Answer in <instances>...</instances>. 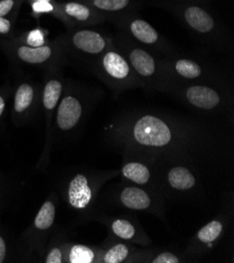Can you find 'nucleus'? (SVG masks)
Instances as JSON below:
<instances>
[{
    "label": "nucleus",
    "mask_w": 234,
    "mask_h": 263,
    "mask_svg": "<svg viewBox=\"0 0 234 263\" xmlns=\"http://www.w3.org/2000/svg\"><path fill=\"white\" fill-rule=\"evenodd\" d=\"M134 139L142 146L161 148L167 146L172 139L170 127L161 119L144 116L134 126Z\"/></svg>",
    "instance_id": "1"
},
{
    "label": "nucleus",
    "mask_w": 234,
    "mask_h": 263,
    "mask_svg": "<svg viewBox=\"0 0 234 263\" xmlns=\"http://www.w3.org/2000/svg\"><path fill=\"white\" fill-rule=\"evenodd\" d=\"M3 47L17 61L29 65H45L53 63L60 55V49L55 44L44 43L41 46L33 47L24 42L3 44Z\"/></svg>",
    "instance_id": "2"
},
{
    "label": "nucleus",
    "mask_w": 234,
    "mask_h": 263,
    "mask_svg": "<svg viewBox=\"0 0 234 263\" xmlns=\"http://www.w3.org/2000/svg\"><path fill=\"white\" fill-rule=\"evenodd\" d=\"M94 191L85 174L77 173L69 179L65 190V198L73 209L84 211L92 203Z\"/></svg>",
    "instance_id": "3"
},
{
    "label": "nucleus",
    "mask_w": 234,
    "mask_h": 263,
    "mask_svg": "<svg viewBox=\"0 0 234 263\" xmlns=\"http://www.w3.org/2000/svg\"><path fill=\"white\" fill-rule=\"evenodd\" d=\"M83 114L82 104L73 95L64 96L56 110V126L62 133L75 129L79 124Z\"/></svg>",
    "instance_id": "4"
},
{
    "label": "nucleus",
    "mask_w": 234,
    "mask_h": 263,
    "mask_svg": "<svg viewBox=\"0 0 234 263\" xmlns=\"http://www.w3.org/2000/svg\"><path fill=\"white\" fill-rule=\"evenodd\" d=\"M36 88L29 82L21 83L17 87L13 101V114L16 122L28 118L36 103Z\"/></svg>",
    "instance_id": "5"
},
{
    "label": "nucleus",
    "mask_w": 234,
    "mask_h": 263,
    "mask_svg": "<svg viewBox=\"0 0 234 263\" xmlns=\"http://www.w3.org/2000/svg\"><path fill=\"white\" fill-rule=\"evenodd\" d=\"M70 44L77 50L88 55H97L105 49L106 41L104 37L91 30L76 31L70 36Z\"/></svg>",
    "instance_id": "6"
},
{
    "label": "nucleus",
    "mask_w": 234,
    "mask_h": 263,
    "mask_svg": "<svg viewBox=\"0 0 234 263\" xmlns=\"http://www.w3.org/2000/svg\"><path fill=\"white\" fill-rule=\"evenodd\" d=\"M186 98L193 106L205 110L215 108L221 102L220 95L214 89L203 85L189 87L186 90Z\"/></svg>",
    "instance_id": "7"
},
{
    "label": "nucleus",
    "mask_w": 234,
    "mask_h": 263,
    "mask_svg": "<svg viewBox=\"0 0 234 263\" xmlns=\"http://www.w3.org/2000/svg\"><path fill=\"white\" fill-rule=\"evenodd\" d=\"M63 84L58 77L51 76L45 82L43 92H42V104L43 108L47 115V121L49 126V121L54 111L56 110L60 98L62 96Z\"/></svg>",
    "instance_id": "8"
},
{
    "label": "nucleus",
    "mask_w": 234,
    "mask_h": 263,
    "mask_svg": "<svg viewBox=\"0 0 234 263\" xmlns=\"http://www.w3.org/2000/svg\"><path fill=\"white\" fill-rule=\"evenodd\" d=\"M104 72L115 80H125L131 74V66L117 51H107L102 58Z\"/></svg>",
    "instance_id": "9"
},
{
    "label": "nucleus",
    "mask_w": 234,
    "mask_h": 263,
    "mask_svg": "<svg viewBox=\"0 0 234 263\" xmlns=\"http://www.w3.org/2000/svg\"><path fill=\"white\" fill-rule=\"evenodd\" d=\"M56 219V202L53 198H48L43 202L37 215L35 216L33 226H32V232L33 235H42L51 227L54 226ZM33 236V237H35Z\"/></svg>",
    "instance_id": "10"
},
{
    "label": "nucleus",
    "mask_w": 234,
    "mask_h": 263,
    "mask_svg": "<svg viewBox=\"0 0 234 263\" xmlns=\"http://www.w3.org/2000/svg\"><path fill=\"white\" fill-rule=\"evenodd\" d=\"M120 200L124 206L137 211H143L151 205L148 193L137 187H127L120 194Z\"/></svg>",
    "instance_id": "11"
},
{
    "label": "nucleus",
    "mask_w": 234,
    "mask_h": 263,
    "mask_svg": "<svg viewBox=\"0 0 234 263\" xmlns=\"http://www.w3.org/2000/svg\"><path fill=\"white\" fill-rule=\"evenodd\" d=\"M185 19L199 33H209L214 28L213 18L199 7H190L185 11Z\"/></svg>",
    "instance_id": "12"
},
{
    "label": "nucleus",
    "mask_w": 234,
    "mask_h": 263,
    "mask_svg": "<svg viewBox=\"0 0 234 263\" xmlns=\"http://www.w3.org/2000/svg\"><path fill=\"white\" fill-rule=\"evenodd\" d=\"M129 62L142 77H151L155 71V61L147 51L135 48L129 54Z\"/></svg>",
    "instance_id": "13"
},
{
    "label": "nucleus",
    "mask_w": 234,
    "mask_h": 263,
    "mask_svg": "<svg viewBox=\"0 0 234 263\" xmlns=\"http://www.w3.org/2000/svg\"><path fill=\"white\" fill-rule=\"evenodd\" d=\"M169 185L179 191H187L195 186L194 175L185 167H174L168 172Z\"/></svg>",
    "instance_id": "14"
},
{
    "label": "nucleus",
    "mask_w": 234,
    "mask_h": 263,
    "mask_svg": "<svg viewBox=\"0 0 234 263\" xmlns=\"http://www.w3.org/2000/svg\"><path fill=\"white\" fill-rule=\"evenodd\" d=\"M131 32L136 39L146 44H153L159 40L157 31L148 22L141 19L134 20L131 23Z\"/></svg>",
    "instance_id": "15"
},
{
    "label": "nucleus",
    "mask_w": 234,
    "mask_h": 263,
    "mask_svg": "<svg viewBox=\"0 0 234 263\" xmlns=\"http://www.w3.org/2000/svg\"><path fill=\"white\" fill-rule=\"evenodd\" d=\"M95 252L86 246H65V261L69 263H92L95 261Z\"/></svg>",
    "instance_id": "16"
},
{
    "label": "nucleus",
    "mask_w": 234,
    "mask_h": 263,
    "mask_svg": "<svg viewBox=\"0 0 234 263\" xmlns=\"http://www.w3.org/2000/svg\"><path fill=\"white\" fill-rule=\"evenodd\" d=\"M122 173L124 177L138 183V185H146L151 177L149 169L145 165L137 162L127 163L123 167Z\"/></svg>",
    "instance_id": "17"
},
{
    "label": "nucleus",
    "mask_w": 234,
    "mask_h": 263,
    "mask_svg": "<svg viewBox=\"0 0 234 263\" xmlns=\"http://www.w3.org/2000/svg\"><path fill=\"white\" fill-rule=\"evenodd\" d=\"M223 223L220 220H212L204 226L197 233V239L203 243L214 242L223 232Z\"/></svg>",
    "instance_id": "18"
},
{
    "label": "nucleus",
    "mask_w": 234,
    "mask_h": 263,
    "mask_svg": "<svg viewBox=\"0 0 234 263\" xmlns=\"http://www.w3.org/2000/svg\"><path fill=\"white\" fill-rule=\"evenodd\" d=\"M59 11L66 17L78 20V21H87L91 18V10L78 3H67L62 6Z\"/></svg>",
    "instance_id": "19"
},
{
    "label": "nucleus",
    "mask_w": 234,
    "mask_h": 263,
    "mask_svg": "<svg viewBox=\"0 0 234 263\" xmlns=\"http://www.w3.org/2000/svg\"><path fill=\"white\" fill-rule=\"evenodd\" d=\"M112 231L123 240H133L136 237V228L127 219H116L112 222Z\"/></svg>",
    "instance_id": "20"
},
{
    "label": "nucleus",
    "mask_w": 234,
    "mask_h": 263,
    "mask_svg": "<svg viewBox=\"0 0 234 263\" xmlns=\"http://www.w3.org/2000/svg\"><path fill=\"white\" fill-rule=\"evenodd\" d=\"M175 71L186 79H196L202 74L201 66L197 63L187 59L178 60L175 63Z\"/></svg>",
    "instance_id": "21"
},
{
    "label": "nucleus",
    "mask_w": 234,
    "mask_h": 263,
    "mask_svg": "<svg viewBox=\"0 0 234 263\" xmlns=\"http://www.w3.org/2000/svg\"><path fill=\"white\" fill-rule=\"evenodd\" d=\"M129 249L124 243H117L113 246L105 254L103 255L102 262L104 263H121L127 259Z\"/></svg>",
    "instance_id": "22"
},
{
    "label": "nucleus",
    "mask_w": 234,
    "mask_h": 263,
    "mask_svg": "<svg viewBox=\"0 0 234 263\" xmlns=\"http://www.w3.org/2000/svg\"><path fill=\"white\" fill-rule=\"evenodd\" d=\"M93 5L104 11H120L128 6L129 0H93Z\"/></svg>",
    "instance_id": "23"
},
{
    "label": "nucleus",
    "mask_w": 234,
    "mask_h": 263,
    "mask_svg": "<svg viewBox=\"0 0 234 263\" xmlns=\"http://www.w3.org/2000/svg\"><path fill=\"white\" fill-rule=\"evenodd\" d=\"M45 263H63L65 262V246L50 247L43 259Z\"/></svg>",
    "instance_id": "24"
},
{
    "label": "nucleus",
    "mask_w": 234,
    "mask_h": 263,
    "mask_svg": "<svg viewBox=\"0 0 234 263\" xmlns=\"http://www.w3.org/2000/svg\"><path fill=\"white\" fill-rule=\"evenodd\" d=\"M19 0H0V16L11 18L12 13L18 8Z\"/></svg>",
    "instance_id": "25"
},
{
    "label": "nucleus",
    "mask_w": 234,
    "mask_h": 263,
    "mask_svg": "<svg viewBox=\"0 0 234 263\" xmlns=\"http://www.w3.org/2000/svg\"><path fill=\"white\" fill-rule=\"evenodd\" d=\"M25 44H28L30 46L33 47H37V46H41L45 43L44 41V37L41 31L39 30H34L32 32H30L27 36V39L24 41Z\"/></svg>",
    "instance_id": "26"
},
{
    "label": "nucleus",
    "mask_w": 234,
    "mask_h": 263,
    "mask_svg": "<svg viewBox=\"0 0 234 263\" xmlns=\"http://www.w3.org/2000/svg\"><path fill=\"white\" fill-rule=\"evenodd\" d=\"M32 7H33V10L35 13H55V11H56L53 2L51 3H48V2L33 3Z\"/></svg>",
    "instance_id": "27"
},
{
    "label": "nucleus",
    "mask_w": 234,
    "mask_h": 263,
    "mask_svg": "<svg viewBox=\"0 0 234 263\" xmlns=\"http://www.w3.org/2000/svg\"><path fill=\"white\" fill-rule=\"evenodd\" d=\"M152 263H178L179 259L170 252H163L151 261Z\"/></svg>",
    "instance_id": "28"
},
{
    "label": "nucleus",
    "mask_w": 234,
    "mask_h": 263,
    "mask_svg": "<svg viewBox=\"0 0 234 263\" xmlns=\"http://www.w3.org/2000/svg\"><path fill=\"white\" fill-rule=\"evenodd\" d=\"M8 243L4 235L0 233V263H4L8 257Z\"/></svg>",
    "instance_id": "29"
},
{
    "label": "nucleus",
    "mask_w": 234,
    "mask_h": 263,
    "mask_svg": "<svg viewBox=\"0 0 234 263\" xmlns=\"http://www.w3.org/2000/svg\"><path fill=\"white\" fill-rule=\"evenodd\" d=\"M6 107H7L6 98H5V96L2 92H0V119H2V117L4 116Z\"/></svg>",
    "instance_id": "30"
},
{
    "label": "nucleus",
    "mask_w": 234,
    "mask_h": 263,
    "mask_svg": "<svg viewBox=\"0 0 234 263\" xmlns=\"http://www.w3.org/2000/svg\"><path fill=\"white\" fill-rule=\"evenodd\" d=\"M32 3H39V2H48V3H51L53 0H31Z\"/></svg>",
    "instance_id": "31"
}]
</instances>
